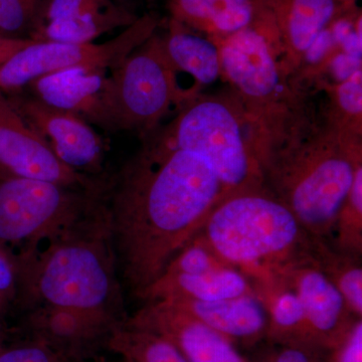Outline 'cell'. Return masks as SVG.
Instances as JSON below:
<instances>
[{"label":"cell","instance_id":"6da1fadb","mask_svg":"<svg viewBox=\"0 0 362 362\" xmlns=\"http://www.w3.org/2000/svg\"><path fill=\"white\" fill-rule=\"evenodd\" d=\"M223 197L204 157L157 140L124 169L106 206L116 261L136 296L142 299Z\"/></svg>","mask_w":362,"mask_h":362},{"label":"cell","instance_id":"7a4b0ae2","mask_svg":"<svg viewBox=\"0 0 362 362\" xmlns=\"http://www.w3.org/2000/svg\"><path fill=\"white\" fill-rule=\"evenodd\" d=\"M44 246L18 256V297L35 306L74 309L117 323L127 320L106 204L90 220Z\"/></svg>","mask_w":362,"mask_h":362},{"label":"cell","instance_id":"3957f363","mask_svg":"<svg viewBox=\"0 0 362 362\" xmlns=\"http://www.w3.org/2000/svg\"><path fill=\"white\" fill-rule=\"evenodd\" d=\"M195 235L251 282L311 259L314 240L266 187L223 197Z\"/></svg>","mask_w":362,"mask_h":362},{"label":"cell","instance_id":"277c9868","mask_svg":"<svg viewBox=\"0 0 362 362\" xmlns=\"http://www.w3.org/2000/svg\"><path fill=\"white\" fill-rule=\"evenodd\" d=\"M358 137L331 128L310 141L294 140L264 163V181L312 237L331 240L354 173L361 165Z\"/></svg>","mask_w":362,"mask_h":362},{"label":"cell","instance_id":"5b68a950","mask_svg":"<svg viewBox=\"0 0 362 362\" xmlns=\"http://www.w3.org/2000/svg\"><path fill=\"white\" fill-rule=\"evenodd\" d=\"M158 141L204 157L220 178L225 197L265 187L268 143L235 97L192 98Z\"/></svg>","mask_w":362,"mask_h":362},{"label":"cell","instance_id":"8992f818","mask_svg":"<svg viewBox=\"0 0 362 362\" xmlns=\"http://www.w3.org/2000/svg\"><path fill=\"white\" fill-rule=\"evenodd\" d=\"M218 40L221 76L235 97L259 124L268 143L269 154L294 139L288 120L295 108L287 80L278 30L265 2L251 25ZM268 154V156H269Z\"/></svg>","mask_w":362,"mask_h":362},{"label":"cell","instance_id":"52a82bcc","mask_svg":"<svg viewBox=\"0 0 362 362\" xmlns=\"http://www.w3.org/2000/svg\"><path fill=\"white\" fill-rule=\"evenodd\" d=\"M105 194L49 181L4 176L0 180V243L37 249L90 220Z\"/></svg>","mask_w":362,"mask_h":362},{"label":"cell","instance_id":"ba28073f","mask_svg":"<svg viewBox=\"0 0 362 362\" xmlns=\"http://www.w3.org/2000/svg\"><path fill=\"white\" fill-rule=\"evenodd\" d=\"M114 129L151 132L171 107L187 102L162 45L153 35L112 69Z\"/></svg>","mask_w":362,"mask_h":362},{"label":"cell","instance_id":"9c48e42d","mask_svg":"<svg viewBox=\"0 0 362 362\" xmlns=\"http://www.w3.org/2000/svg\"><path fill=\"white\" fill-rule=\"evenodd\" d=\"M156 21L144 16L128 25L115 39L102 44H66L28 40L0 65V92L18 93L35 78L75 66L114 69L151 37Z\"/></svg>","mask_w":362,"mask_h":362},{"label":"cell","instance_id":"30bf717a","mask_svg":"<svg viewBox=\"0 0 362 362\" xmlns=\"http://www.w3.org/2000/svg\"><path fill=\"white\" fill-rule=\"evenodd\" d=\"M0 171L4 176L30 178L104 194L106 187L65 165L0 92Z\"/></svg>","mask_w":362,"mask_h":362},{"label":"cell","instance_id":"8fae6325","mask_svg":"<svg viewBox=\"0 0 362 362\" xmlns=\"http://www.w3.org/2000/svg\"><path fill=\"white\" fill-rule=\"evenodd\" d=\"M8 99L65 165L88 176L101 173L103 141L87 121L47 106L33 97L14 96Z\"/></svg>","mask_w":362,"mask_h":362},{"label":"cell","instance_id":"7c38bea8","mask_svg":"<svg viewBox=\"0 0 362 362\" xmlns=\"http://www.w3.org/2000/svg\"><path fill=\"white\" fill-rule=\"evenodd\" d=\"M277 275L301 299L306 341L329 354L359 318L352 314L341 293L312 259L288 267Z\"/></svg>","mask_w":362,"mask_h":362},{"label":"cell","instance_id":"4fadbf2b","mask_svg":"<svg viewBox=\"0 0 362 362\" xmlns=\"http://www.w3.org/2000/svg\"><path fill=\"white\" fill-rule=\"evenodd\" d=\"M106 68L75 66L47 74L28 86L37 101L114 129L111 75Z\"/></svg>","mask_w":362,"mask_h":362},{"label":"cell","instance_id":"5bb4252c","mask_svg":"<svg viewBox=\"0 0 362 362\" xmlns=\"http://www.w3.org/2000/svg\"><path fill=\"white\" fill-rule=\"evenodd\" d=\"M124 323L49 305L33 307L26 320L32 339L73 362L90 361L107 349L111 335Z\"/></svg>","mask_w":362,"mask_h":362},{"label":"cell","instance_id":"9a60e30c","mask_svg":"<svg viewBox=\"0 0 362 362\" xmlns=\"http://www.w3.org/2000/svg\"><path fill=\"white\" fill-rule=\"evenodd\" d=\"M125 323L168 338L188 362H247L230 339L168 302H148Z\"/></svg>","mask_w":362,"mask_h":362},{"label":"cell","instance_id":"2e32d148","mask_svg":"<svg viewBox=\"0 0 362 362\" xmlns=\"http://www.w3.org/2000/svg\"><path fill=\"white\" fill-rule=\"evenodd\" d=\"M164 302L218 331L235 345L252 346L267 338L268 311L256 293L218 301L173 299Z\"/></svg>","mask_w":362,"mask_h":362},{"label":"cell","instance_id":"e0dca14e","mask_svg":"<svg viewBox=\"0 0 362 362\" xmlns=\"http://www.w3.org/2000/svg\"><path fill=\"white\" fill-rule=\"evenodd\" d=\"M287 69L301 65L339 11L337 0H266Z\"/></svg>","mask_w":362,"mask_h":362},{"label":"cell","instance_id":"ac0fdd59","mask_svg":"<svg viewBox=\"0 0 362 362\" xmlns=\"http://www.w3.org/2000/svg\"><path fill=\"white\" fill-rule=\"evenodd\" d=\"M255 293L251 280L238 269L228 267L201 275L162 274L142 299L147 302L187 299L218 301Z\"/></svg>","mask_w":362,"mask_h":362},{"label":"cell","instance_id":"d6986e66","mask_svg":"<svg viewBox=\"0 0 362 362\" xmlns=\"http://www.w3.org/2000/svg\"><path fill=\"white\" fill-rule=\"evenodd\" d=\"M256 0H173V20L223 39L251 25L259 13Z\"/></svg>","mask_w":362,"mask_h":362},{"label":"cell","instance_id":"ffe728a7","mask_svg":"<svg viewBox=\"0 0 362 362\" xmlns=\"http://www.w3.org/2000/svg\"><path fill=\"white\" fill-rule=\"evenodd\" d=\"M164 52L175 70L188 74L197 88L214 84L221 76L220 47L213 37L189 32L173 20L168 35L161 37Z\"/></svg>","mask_w":362,"mask_h":362},{"label":"cell","instance_id":"44dd1931","mask_svg":"<svg viewBox=\"0 0 362 362\" xmlns=\"http://www.w3.org/2000/svg\"><path fill=\"white\" fill-rule=\"evenodd\" d=\"M132 23L134 21L123 11L103 6L71 18L42 23L33 40L87 44L114 28Z\"/></svg>","mask_w":362,"mask_h":362},{"label":"cell","instance_id":"7402d4cb","mask_svg":"<svg viewBox=\"0 0 362 362\" xmlns=\"http://www.w3.org/2000/svg\"><path fill=\"white\" fill-rule=\"evenodd\" d=\"M312 261L341 293L357 318L362 317L361 256L340 251L329 240L314 238Z\"/></svg>","mask_w":362,"mask_h":362},{"label":"cell","instance_id":"603a6c76","mask_svg":"<svg viewBox=\"0 0 362 362\" xmlns=\"http://www.w3.org/2000/svg\"><path fill=\"white\" fill-rule=\"evenodd\" d=\"M107 349L132 362H188L168 338L126 323L114 331Z\"/></svg>","mask_w":362,"mask_h":362},{"label":"cell","instance_id":"cb8c5ba5","mask_svg":"<svg viewBox=\"0 0 362 362\" xmlns=\"http://www.w3.org/2000/svg\"><path fill=\"white\" fill-rule=\"evenodd\" d=\"M337 249L350 254H362V165L354 173L351 188L338 214L332 239Z\"/></svg>","mask_w":362,"mask_h":362},{"label":"cell","instance_id":"d4e9b609","mask_svg":"<svg viewBox=\"0 0 362 362\" xmlns=\"http://www.w3.org/2000/svg\"><path fill=\"white\" fill-rule=\"evenodd\" d=\"M361 69L354 71L349 78L335 88L334 110L337 112L335 129L358 134L361 131L362 114Z\"/></svg>","mask_w":362,"mask_h":362},{"label":"cell","instance_id":"484cf974","mask_svg":"<svg viewBox=\"0 0 362 362\" xmlns=\"http://www.w3.org/2000/svg\"><path fill=\"white\" fill-rule=\"evenodd\" d=\"M230 267L218 258L201 238L195 235L169 262L163 274L201 275ZM233 268V267H232Z\"/></svg>","mask_w":362,"mask_h":362},{"label":"cell","instance_id":"4316f807","mask_svg":"<svg viewBox=\"0 0 362 362\" xmlns=\"http://www.w3.org/2000/svg\"><path fill=\"white\" fill-rule=\"evenodd\" d=\"M37 0H0V32L11 37L25 30L35 18Z\"/></svg>","mask_w":362,"mask_h":362},{"label":"cell","instance_id":"83f0119b","mask_svg":"<svg viewBox=\"0 0 362 362\" xmlns=\"http://www.w3.org/2000/svg\"><path fill=\"white\" fill-rule=\"evenodd\" d=\"M20 268L18 256L0 243V317L11 302L18 297Z\"/></svg>","mask_w":362,"mask_h":362},{"label":"cell","instance_id":"f1b7e54d","mask_svg":"<svg viewBox=\"0 0 362 362\" xmlns=\"http://www.w3.org/2000/svg\"><path fill=\"white\" fill-rule=\"evenodd\" d=\"M0 362H73L37 340L0 349Z\"/></svg>","mask_w":362,"mask_h":362},{"label":"cell","instance_id":"f546056e","mask_svg":"<svg viewBox=\"0 0 362 362\" xmlns=\"http://www.w3.org/2000/svg\"><path fill=\"white\" fill-rule=\"evenodd\" d=\"M325 362H362V319H356L342 341L330 350Z\"/></svg>","mask_w":362,"mask_h":362},{"label":"cell","instance_id":"4dcf8cb0","mask_svg":"<svg viewBox=\"0 0 362 362\" xmlns=\"http://www.w3.org/2000/svg\"><path fill=\"white\" fill-rule=\"evenodd\" d=\"M270 358V362H325L328 352L307 342L287 343Z\"/></svg>","mask_w":362,"mask_h":362},{"label":"cell","instance_id":"1f68e13d","mask_svg":"<svg viewBox=\"0 0 362 362\" xmlns=\"http://www.w3.org/2000/svg\"><path fill=\"white\" fill-rule=\"evenodd\" d=\"M105 0H51L45 13L44 23L63 20L94 11L104 6Z\"/></svg>","mask_w":362,"mask_h":362},{"label":"cell","instance_id":"d6a6232c","mask_svg":"<svg viewBox=\"0 0 362 362\" xmlns=\"http://www.w3.org/2000/svg\"><path fill=\"white\" fill-rule=\"evenodd\" d=\"M28 40L18 39V37H6L0 42V65L14 52L23 47Z\"/></svg>","mask_w":362,"mask_h":362},{"label":"cell","instance_id":"836d02e7","mask_svg":"<svg viewBox=\"0 0 362 362\" xmlns=\"http://www.w3.org/2000/svg\"><path fill=\"white\" fill-rule=\"evenodd\" d=\"M337 2H343V4H350L356 0H337Z\"/></svg>","mask_w":362,"mask_h":362},{"label":"cell","instance_id":"e575fe53","mask_svg":"<svg viewBox=\"0 0 362 362\" xmlns=\"http://www.w3.org/2000/svg\"><path fill=\"white\" fill-rule=\"evenodd\" d=\"M103 362H106V361H105L103 359ZM117 362H132V361H130L129 359L124 358V357H121L120 361H117Z\"/></svg>","mask_w":362,"mask_h":362},{"label":"cell","instance_id":"d590c367","mask_svg":"<svg viewBox=\"0 0 362 362\" xmlns=\"http://www.w3.org/2000/svg\"><path fill=\"white\" fill-rule=\"evenodd\" d=\"M2 346H4V345H2V332L1 329H0V349H1Z\"/></svg>","mask_w":362,"mask_h":362},{"label":"cell","instance_id":"8d00e7d4","mask_svg":"<svg viewBox=\"0 0 362 362\" xmlns=\"http://www.w3.org/2000/svg\"><path fill=\"white\" fill-rule=\"evenodd\" d=\"M6 37H4V33L0 32V42H1L2 40L6 39Z\"/></svg>","mask_w":362,"mask_h":362},{"label":"cell","instance_id":"74e56055","mask_svg":"<svg viewBox=\"0 0 362 362\" xmlns=\"http://www.w3.org/2000/svg\"><path fill=\"white\" fill-rule=\"evenodd\" d=\"M82 362H90V361H82ZM95 362H103V359H98V361H96Z\"/></svg>","mask_w":362,"mask_h":362}]
</instances>
